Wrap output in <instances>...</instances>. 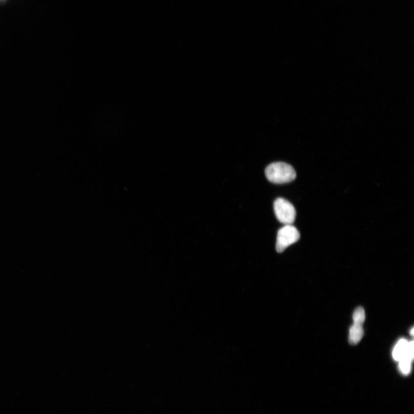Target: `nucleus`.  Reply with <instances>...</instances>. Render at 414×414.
I'll use <instances>...</instances> for the list:
<instances>
[{
    "instance_id": "nucleus-1",
    "label": "nucleus",
    "mask_w": 414,
    "mask_h": 414,
    "mask_svg": "<svg viewBox=\"0 0 414 414\" xmlns=\"http://www.w3.org/2000/svg\"><path fill=\"white\" fill-rule=\"evenodd\" d=\"M265 175L270 182L278 184L290 183L296 178L294 167L282 162L269 165L265 170Z\"/></svg>"
},
{
    "instance_id": "nucleus-2",
    "label": "nucleus",
    "mask_w": 414,
    "mask_h": 414,
    "mask_svg": "<svg viewBox=\"0 0 414 414\" xmlns=\"http://www.w3.org/2000/svg\"><path fill=\"white\" fill-rule=\"evenodd\" d=\"M274 211L279 222L285 225H292L295 221L296 209L287 200L278 198L274 203Z\"/></svg>"
},
{
    "instance_id": "nucleus-3",
    "label": "nucleus",
    "mask_w": 414,
    "mask_h": 414,
    "mask_svg": "<svg viewBox=\"0 0 414 414\" xmlns=\"http://www.w3.org/2000/svg\"><path fill=\"white\" fill-rule=\"evenodd\" d=\"M300 238V232L295 227L290 225H285L278 231L276 246L277 252L282 253L290 246L298 241Z\"/></svg>"
},
{
    "instance_id": "nucleus-4",
    "label": "nucleus",
    "mask_w": 414,
    "mask_h": 414,
    "mask_svg": "<svg viewBox=\"0 0 414 414\" xmlns=\"http://www.w3.org/2000/svg\"><path fill=\"white\" fill-rule=\"evenodd\" d=\"M393 357L395 360L401 361L404 358L413 359V342H408L406 339H401L393 351Z\"/></svg>"
},
{
    "instance_id": "nucleus-5",
    "label": "nucleus",
    "mask_w": 414,
    "mask_h": 414,
    "mask_svg": "<svg viewBox=\"0 0 414 414\" xmlns=\"http://www.w3.org/2000/svg\"><path fill=\"white\" fill-rule=\"evenodd\" d=\"M364 336V330L362 325L353 324L350 329V338L348 341L352 345H356L359 343Z\"/></svg>"
},
{
    "instance_id": "nucleus-6",
    "label": "nucleus",
    "mask_w": 414,
    "mask_h": 414,
    "mask_svg": "<svg viewBox=\"0 0 414 414\" xmlns=\"http://www.w3.org/2000/svg\"><path fill=\"white\" fill-rule=\"evenodd\" d=\"M353 319L354 323L362 325L365 319L364 310L362 308H357L353 314Z\"/></svg>"
},
{
    "instance_id": "nucleus-7",
    "label": "nucleus",
    "mask_w": 414,
    "mask_h": 414,
    "mask_svg": "<svg viewBox=\"0 0 414 414\" xmlns=\"http://www.w3.org/2000/svg\"><path fill=\"white\" fill-rule=\"evenodd\" d=\"M412 361L409 358H404L399 361V368L403 374H408L410 372Z\"/></svg>"
},
{
    "instance_id": "nucleus-8",
    "label": "nucleus",
    "mask_w": 414,
    "mask_h": 414,
    "mask_svg": "<svg viewBox=\"0 0 414 414\" xmlns=\"http://www.w3.org/2000/svg\"><path fill=\"white\" fill-rule=\"evenodd\" d=\"M411 334L412 336H413V328L411 330Z\"/></svg>"
}]
</instances>
